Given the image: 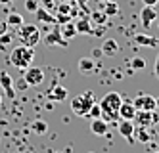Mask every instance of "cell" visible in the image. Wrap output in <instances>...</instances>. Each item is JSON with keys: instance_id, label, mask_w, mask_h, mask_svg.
Returning a JSON list of instances; mask_svg holds the SVG:
<instances>
[{"instance_id": "26", "label": "cell", "mask_w": 159, "mask_h": 153, "mask_svg": "<svg viewBox=\"0 0 159 153\" xmlns=\"http://www.w3.org/2000/svg\"><path fill=\"white\" fill-rule=\"evenodd\" d=\"M88 117H90V119H100V117H102L100 103H92V107H90V111H88Z\"/></svg>"}, {"instance_id": "14", "label": "cell", "mask_w": 159, "mask_h": 153, "mask_svg": "<svg viewBox=\"0 0 159 153\" xmlns=\"http://www.w3.org/2000/svg\"><path fill=\"white\" fill-rule=\"evenodd\" d=\"M134 40H136L138 46H144V48H155V46H159V40L155 37H150V34H144V33L136 34Z\"/></svg>"}, {"instance_id": "9", "label": "cell", "mask_w": 159, "mask_h": 153, "mask_svg": "<svg viewBox=\"0 0 159 153\" xmlns=\"http://www.w3.org/2000/svg\"><path fill=\"white\" fill-rule=\"evenodd\" d=\"M0 86L6 92V96L10 100L16 98V92H14V82H12V77L8 75V71H0Z\"/></svg>"}, {"instance_id": "8", "label": "cell", "mask_w": 159, "mask_h": 153, "mask_svg": "<svg viewBox=\"0 0 159 153\" xmlns=\"http://www.w3.org/2000/svg\"><path fill=\"white\" fill-rule=\"evenodd\" d=\"M46 44H48V46H61V48H65V46H67V40L61 37L60 25L50 29V33L46 34Z\"/></svg>"}, {"instance_id": "37", "label": "cell", "mask_w": 159, "mask_h": 153, "mask_svg": "<svg viewBox=\"0 0 159 153\" xmlns=\"http://www.w3.org/2000/svg\"><path fill=\"white\" fill-rule=\"evenodd\" d=\"M8 31V25H6V21H0V34L6 33Z\"/></svg>"}, {"instance_id": "4", "label": "cell", "mask_w": 159, "mask_h": 153, "mask_svg": "<svg viewBox=\"0 0 159 153\" xmlns=\"http://www.w3.org/2000/svg\"><path fill=\"white\" fill-rule=\"evenodd\" d=\"M92 103H94V94H92V90H86L84 94L71 100V109L79 117H88V111L92 107Z\"/></svg>"}, {"instance_id": "3", "label": "cell", "mask_w": 159, "mask_h": 153, "mask_svg": "<svg viewBox=\"0 0 159 153\" xmlns=\"http://www.w3.org/2000/svg\"><path fill=\"white\" fill-rule=\"evenodd\" d=\"M17 38L23 46H37L39 40H40V31L37 25H31V23H23L21 27H17Z\"/></svg>"}, {"instance_id": "11", "label": "cell", "mask_w": 159, "mask_h": 153, "mask_svg": "<svg viewBox=\"0 0 159 153\" xmlns=\"http://www.w3.org/2000/svg\"><path fill=\"white\" fill-rule=\"evenodd\" d=\"M35 17L39 23H42V25H56V16H52V11L46 10V8H37L35 10Z\"/></svg>"}, {"instance_id": "40", "label": "cell", "mask_w": 159, "mask_h": 153, "mask_svg": "<svg viewBox=\"0 0 159 153\" xmlns=\"http://www.w3.org/2000/svg\"><path fill=\"white\" fill-rule=\"evenodd\" d=\"M0 107H2V94H0Z\"/></svg>"}, {"instance_id": "41", "label": "cell", "mask_w": 159, "mask_h": 153, "mask_svg": "<svg viewBox=\"0 0 159 153\" xmlns=\"http://www.w3.org/2000/svg\"><path fill=\"white\" fill-rule=\"evenodd\" d=\"M77 2H81V4H84V2H86V0H77Z\"/></svg>"}, {"instance_id": "13", "label": "cell", "mask_w": 159, "mask_h": 153, "mask_svg": "<svg viewBox=\"0 0 159 153\" xmlns=\"http://www.w3.org/2000/svg\"><path fill=\"white\" fill-rule=\"evenodd\" d=\"M90 130H92V134L96 136H106L107 130H109V123H106L104 119H92V123H90Z\"/></svg>"}, {"instance_id": "31", "label": "cell", "mask_w": 159, "mask_h": 153, "mask_svg": "<svg viewBox=\"0 0 159 153\" xmlns=\"http://www.w3.org/2000/svg\"><path fill=\"white\" fill-rule=\"evenodd\" d=\"M16 88H17V90H27V88H31V86L27 84V80H25L23 77H19V79L16 80Z\"/></svg>"}, {"instance_id": "6", "label": "cell", "mask_w": 159, "mask_h": 153, "mask_svg": "<svg viewBox=\"0 0 159 153\" xmlns=\"http://www.w3.org/2000/svg\"><path fill=\"white\" fill-rule=\"evenodd\" d=\"M132 105L136 107V111H155L157 105H155V98L153 96H146V94H142V96H138Z\"/></svg>"}, {"instance_id": "39", "label": "cell", "mask_w": 159, "mask_h": 153, "mask_svg": "<svg viewBox=\"0 0 159 153\" xmlns=\"http://www.w3.org/2000/svg\"><path fill=\"white\" fill-rule=\"evenodd\" d=\"M10 2H14V0H0V4H4V6H8Z\"/></svg>"}, {"instance_id": "5", "label": "cell", "mask_w": 159, "mask_h": 153, "mask_svg": "<svg viewBox=\"0 0 159 153\" xmlns=\"http://www.w3.org/2000/svg\"><path fill=\"white\" fill-rule=\"evenodd\" d=\"M23 79L27 80V84L29 86H39V84H42V80H44V71L40 67H27L25 69V75H23Z\"/></svg>"}, {"instance_id": "24", "label": "cell", "mask_w": 159, "mask_h": 153, "mask_svg": "<svg viewBox=\"0 0 159 153\" xmlns=\"http://www.w3.org/2000/svg\"><path fill=\"white\" fill-rule=\"evenodd\" d=\"M14 38H16V34H14V33H10V31L2 33V34H0V50H6L8 46L14 42Z\"/></svg>"}, {"instance_id": "38", "label": "cell", "mask_w": 159, "mask_h": 153, "mask_svg": "<svg viewBox=\"0 0 159 153\" xmlns=\"http://www.w3.org/2000/svg\"><path fill=\"white\" fill-rule=\"evenodd\" d=\"M155 77L159 79V54H157V60H155Z\"/></svg>"}, {"instance_id": "15", "label": "cell", "mask_w": 159, "mask_h": 153, "mask_svg": "<svg viewBox=\"0 0 159 153\" xmlns=\"http://www.w3.org/2000/svg\"><path fill=\"white\" fill-rule=\"evenodd\" d=\"M73 25H75L77 34H90V33H92V23H90V19H88V17H81V19H77Z\"/></svg>"}, {"instance_id": "28", "label": "cell", "mask_w": 159, "mask_h": 153, "mask_svg": "<svg viewBox=\"0 0 159 153\" xmlns=\"http://www.w3.org/2000/svg\"><path fill=\"white\" fill-rule=\"evenodd\" d=\"M73 17L69 16V14H60L58 11V16H56V23H58V25H65V23H69Z\"/></svg>"}, {"instance_id": "12", "label": "cell", "mask_w": 159, "mask_h": 153, "mask_svg": "<svg viewBox=\"0 0 159 153\" xmlns=\"http://www.w3.org/2000/svg\"><path fill=\"white\" fill-rule=\"evenodd\" d=\"M119 119H127V121H134L136 119V107L132 105V101H123L121 103Z\"/></svg>"}, {"instance_id": "34", "label": "cell", "mask_w": 159, "mask_h": 153, "mask_svg": "<svg viewBox=\"0 0 159 153\" xmlns=\"http://www.w3.org/2000/svg\"><path fill=\"white\" fill-rule=\"evenodd\" d=\"M40 2H42V8H46L50 11L56 8V0H40Z\"/></svg>"}, {"instance_id": "10", "label": "cell", "mask_w": 159, "mask_h": 153, "mask_svg": "<svg viewBox=\"0 0 159 153\" xmlns=\"http://www.w3.org/2000/svg\"><path fill=\"white\" fill-rule=\"evenodd\" d=\"M140 19H142L144 29H150L152 23L157 19V11H155V8H152V6H144L142 11H140Z\"/></svg>"}, {"instance_id": "29", "label": "cell", "mask_w": 159, "mask_h": 153, "mask_svg": "<svg viewBox=\"0 0 159 153\" xmlns=\"http://www.w3.org/2000/svg\"><path fill=\"white\" fill-rule=\"evenodd\" d=\"M130 67L132 69H144L146 67V60H142V57H134V60L130 61Z\"/></svg>"}, {"instance_id": "33", "label": "cell", "mask_w": 159, "mask_h": 153, "mask_svg": "<svg viewBox=\"0 0 159 153\" xmlns=\"http://www.w3.org/2000/svg\"><path fill=\"white\" fill-rule=\"evenodd\" d=\"M104 31H106V29H104V25H98L96 29H92V33H90V34H92V37H98V38H100V37H104Z\"/></svg>"}, {"instance_id": "19", "label": "cell", "mask_w": 159, "mask_h": 153, "mask_svg": "<svg viewBox=\"0 0 159 153\" xmlns=\"http://www.w3.org/2000/svg\"><path fill=\"white\" fill-rule=\"evenodd\" d=\"M65 98H67V88H63V86H56L52 92H48V100L50 101H61Z\"/></svg>"}, {"instance_id": "36", "label": "cell", "mask_w": 159, "mask_h": 153, "mask_svg": "<svg viewBox=\"0 0 159 153\" xmlns=\"http://www.w3.org/2000/svg\"><path fill=\"white\" fill-rule=\"evenodd\" d=\"M102 56H104V52H102V48H96V50L92 52V57H94V60H98V57H102Z\"/></svg>"}, {"instance_id": "23", "label": "cell", "mask_w": 159, "mask_h": 153, "mask_svg": "<svg viewBox=\"0 0 159 153\" xmlns=\"http://www.w3.org/2000/svg\"><path fill=\"white\" fill-rule=\"evenodd\" d=\"M88 16H90L88 19L92 21V23H96V25H104V23L107 21V16L104 14V10H102V11H100V10H96V11H90Z\"/></svg>"}, {"instance_id": "42", "label": "cell", "mask_w": 159, "mask_h": 153, "mask_svg": "<svg viewBox=\"0 0 159 153\" xmlns=\"http://www.w3.org/2000/svg\"><path fill=\"white\" fill-rule=\"evenodd\" d=\"M100 2H107V0H100Z\"/></svg>"}, {"instance_id": "44", "label": "cell", "mask_w": 159, "mask_h": 153, "mask_svg": "<svg viewBox=\"0 0 159 153\" xmlns=\"http://www.w3.org/2000/svg\"><path fill=\"white\" fill-rule=\"evenodd\" d=\"M92 153H94V151H92Z\"/></svg>"}, {"instance_id": "25", "label": "cell", "mask_w": 159, "mask_h": 153, "mask_svg": "<svg viewBox=\"0 0 159 153\" xmlns=\"http://www.w3.org/2000/svg\"><path fill=\"white\" fill-rule=\"evenodd\" d=\"M31 128H33V132H37V134H46V130H48V123H44V121L37 119V121L31 123Z\"/></svg>"}, {"instance_id": "21", "label": "cell", "mask_w": 159, "mask_h": 153, "mask_svg": "<svg viewBox=\"0 0 159 153\" xmlns=\"http://www.w3.org/2000/svg\"><path fill=\"white\" fill-rule=\"evenodd\" d=\"M94 61H96L94 57H81V60H79V71H83V73L92 71L94 65H96Z\"/></svg>"}, {"instance_id": "43", "label": "cell", "mask_w": 159, "mask_h": 153, "mask_svg": "<svg viewBox=\"0 0 159 153\" xmlns=\"http://www.w3.org/2000/svg\"><path fill=\"white\" fill-rule=\"evenodd\" d=\"M157 138H159V134H157Z\"/></svg>"}, {"instance_id": "2", "label": "cell", "mask_w": 159, "mask_h": 153, "mask_svg": "<svg viewBox=\"0 0 159 153\" xmlns=\"http://www.w3.org/2000/svg\"><path fill=\"white\" fill-rule=\"evenodd\" d=\"M33 60H35V52H33V48H29V46H16V48L10 52V57H8V61L14 67L21 69V71H25L27 67H31Z\"/></svg>"}, {"instance_id": "20", "label": "cell", "mask_w": 159, "mask_h": 153, "mask_svg": "<svg viewBox=\"0 0 159 153\" xmlns=\"http://www.w3.org/2000/svg\"><path fill=\"white\" fill-rule=\"evenodd\" d=\"M102 6H104V14L107 17H113V16H117L119 14V6L115 0H107V2H102Z\"/></svg>"}, {"instance_id": "18", "label": "cell", "mask_w": 159, "mask_h": 153, "mask_svg": "<svg viewBox=\"0 0 159 153\" xmlns=\"http://www.w3.org/2000/svg\"><path fill=\"white\" fill-rule=\"evenodd\" d=\"M102 52H104V56H115L119 52V46H117V40L113 38H106L104 44H102Z\"/></svg>"}, {"instance_id": "30", "label": "cell", "mask_w": 159, "mask_h": 153, "mask_svg": "<svg viewBox=\"0 0 159 153\" xmlns=\"http://www.w3.org/2000/svg\"><path fill=\"white\" fill-rule=\"evenodd\" d=\"M69 8H71V2H65V0H61V2L58 4V11H60V14H69Z\"/></svg>"}, {"instance_id": "7", "label": "cell", "mask_w": 159, "mask_h": 153, "mask_svg": "<svg viewBox=\"0 0 159 153\" xmlns=\"http://www.w3.org/2000/svg\"><path fill=\"white\" fill-rule=\"evenodd\" d=\"M117 128H119V134H121L123 138H127L130 144L134 142V123H132V121L119 119V121H117Z\"/></svg>"}, {"instance_id": "32", "label": "cell", "mask_w": 159, "mask_h": 153, "mask_svg": "<svg viewBox=\"0 0 159 153\" xmlns=\"http://www.w3.org/2000/svg\"><path fill=\"white\" fill-rule=\"evenodd\" d=\"M25 8L35 14V10L39 8V0H25Z\"/></svg>"}, {"instance_id": "17", "label": "cell", "mask_w": 159, "mask_h": 153, "mask_svg": "<svg viewBox=\"0 0 159 153\" xmlns=\"http://www.w3.org/2000/svg\"><path fill=\"white\" fill-rule=\"evenodd\" d=\"M136 115H138V123L142 126H150L153 121L159 119L157 115H153V111H136Z\"/></svg>"}, {"instance_id": "27", "label": "cell", "mask_w": 159, "mask_h": 153, "mask_svg": "<svg viewBox=\"0 0 159 153\" xmlns=\"http://www.w3.org/2000/svg\"><path fill=\"white\" fill-rule=\"evenodd\" d=\"M138 140H140V142H150V140H152V132L144 126L142 130H138Z\"/></svg>"}, {"instance_id": "1", "label": "cell", "mask_w": 159, "mask_h": 153, "mask_svg": "<svg viewBox=\"0 0 159 153\" xmlns=\"http://www.w3.org/2000/svg\"><path fill=\"white\" fill-rule=\"evenodd\" d=\"M123 103V98L119 92H109L106 94L104 98H102L100 101V107H102V119H104L106 123H115L119 121V107Z\"/></svg>"}, {"instance_id": "16", "label": "cell", "mask_w": 159, "mask_h": 153, "mask_svg": "<svg viewBox=\"0 0 159 153\" xmlns=\"http://www.w3.org/2000/svg\"><path fill=\"white\" fill-rule=\"evenodd\" d=\"M6 25L8 29H17L23 25V16L17 14V11H10V14L6 16Z\"/></svg>"}, {"instance_id": "35", "label": "cell", "mask_w": 159, "mask_h": 153, "mask_svg": "<svg viewBox=\"0 0 159 153\" xmlns=\"http://www.w3.org/2000/svg\"><path fill=\"white\" fill-rule=\"evenodd\" d=\"M144 2V6H152V8H155L157 4H159V0H142Z\"/></svg>"}, {"instance_id": "22", "label": "cell", "mask_w": 159, "mask_h": 153, "mask_svg": "<svg viewBox=\"0 0 159 153\" xmlns=\"http://www.w3.org/2000/svg\"><path fill=\"white\" fill-rule=\"evenodd\" d=\"M60 31H61V37H63L65 40H69V38H73L75 34H77V31H75V25H73V21H69V23H65V25H60Z\"/></svg>"}]
</instances>
